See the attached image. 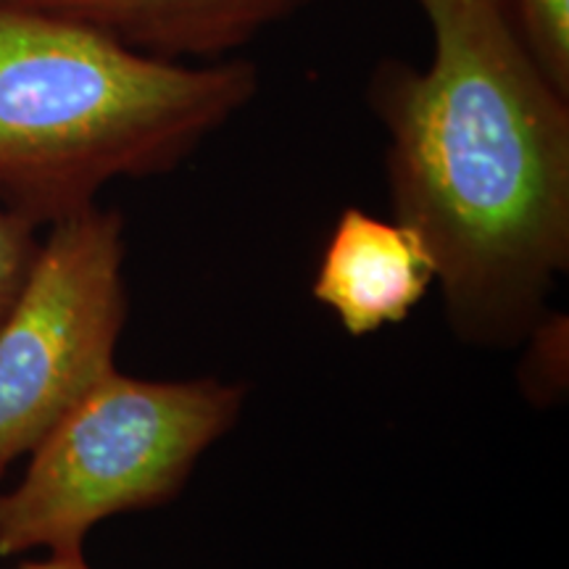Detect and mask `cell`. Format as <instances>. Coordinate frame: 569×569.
Here are the masks:
<instances>
[{
    "mask_svg": "<svg viewBox=\"0 0 569 569\" xmlns=\"http://www.w3.org/2000/svg\"><path fill=\"white\" fill-rule=\"evenodd\" d=\"M436 264L417 232L361 209L340 213L319 259L311 293L351 336L398 325L436 282Z\"/></svg>",
    "mask_w": 569,
    "mask_h": 569,
    "instance_id": "5b68a950",
    "label": "cell"
},
{
    "mask_svg": "<svg viewBox=\"0 0 569 569\" xmlns=\"http://www.w3.org/2000/svg\"><path fill=\"white\" fill-rule=\"evenodd\" d=\"M40 227L0 206V322L17 301L38 251Z\"/></svg>",
    "mask_w": 569,
    "mask_h": 569,
    "instance_id": "ba28073f",
    "label": "cell"
},
{
    "mask_svg": "<svg viewBox=\"0 0 569 569\" xmlns=\"http://www.w3.org/2000/svg\"><path fill=\"white\" fill-rule=\"evenodd\" d=\"M124 222L98 203L48 224L0 322V480L113 372L127 319Z\"/></svg>",
    "mask_w": 569,
    "mask_h": 569,
    "instance_id": "277c9868",
    "label": "cell"
},
{
    "mask_svg": "<svg viewBox=\"0 0 569 569\" xmlns=\"http://www.w3.org/2000/svg\"><path fill=\"white\" fill-rule=\"evenodd\" d=\"M425 69L386 61L369 101L388 132L396 219L436 264L451 330L507 348L546 319L569 261V106L507 0H417Z\"/></svg>",
    "mask_w": 569,
    "mask_h": 569,
    "instance_id": "6da1fadb",
    "label": "cell"
},
{
    "mask_svg": "<svg viewBox=\"0 0 569 569\" xmlns=\"http://www.w3.org/2000/svg\"><path fill=\"white\" fill-rule=\"evenodd\" d=\"M256 92L251 61L161 59L0 0V206L42 230L113 180L172 172Z\"/></svg>",
    "mask_w": 569,
    "mask_h": 569,
    "instance_id": "7a4b0ae2",
    "label": "cell"
},
{
    "mask_svg": "<svg viewBox=\"0 0 569 569\" xmlns=\"http://www.w3.org/2000/svg\"><path fill=\"white\" fill-rule=\"evenodd\" d=\"M243 403L238 382H153L113 369L40 440L17 486L0 493V557L34 549L82 557L84 538L103 519L169 503Z\"/></svg>",
    "mask_w": 569,
    "mask_h": 569,
    "instance_id": "3957f363",
    "label": "cell"
},
{
    "mask_svg": "<svg viewBox=\"0 0 569 569\" xmlns=\"http://www.w3.org/2000/svg\"><path fill=\"white\" fill-rule=\"evenodd\" d=\"M507 6L538 67L569 96V0H507Z\"/></svg>",
    "mask_w": 569,
    "mask_h": 569,
    "instance_id": "52a82bcc",
    "label": "cell"
},
{
    "mask_svg": "<svg viewBox=\"0 0 569 569\" xmlns=\"http://www.w3.org/2000/svg\"><path fill=\"white\" fill-rule=\"evenodd\" d=\"M113 34L161 59L217 61L296 13L306 0H21Z\"/></svg>",
    "mask_w": 569,
    "mask_h": 569,
    "instance_id": "8992f818",
    "label": "cell"
},
{
    "mask_svg": "<svg viewBox=\"0 0 569 569\" xmlns=\"http://www.w3.org/2000/svg\"><path fill=\"white\" fill-rule=\"evenodd\" d=\"M17 569H90L82 557H48L46 561H24Z\"/></svg>",
    "mask_w": 569,
    "mask_h": 569,
    "instance_id": "9c48e42d",
    "label": "cell"
}]
</instances>
